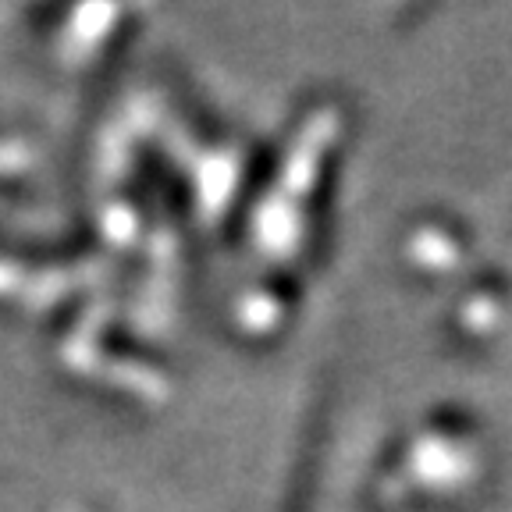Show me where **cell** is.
I'll list each match as a JSON object with an SVG mask.
<instances>
[]
</instances>
